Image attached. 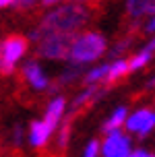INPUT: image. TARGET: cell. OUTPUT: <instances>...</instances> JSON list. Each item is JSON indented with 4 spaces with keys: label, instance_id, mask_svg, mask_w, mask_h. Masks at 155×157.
<instances>
[{
    "label": "cell",
    "instance_id": "cell-1",
    "mask_svg": "<svg viewBox=\"0 0 155 157\" xmlns=\"http://www.w3.org/2000/svg\"><path fill=\"white\" fill-rule=\"evenodd\" d=\"M89 21V10L81 4H64V6L56 8L54 13L41 21L35 31L31 33V37L37 41L39 35L44 33H54V31H77L81 25Z\"/></svg>",
    "mask_w": 155,
    "mask_h": 157
},
{
    "label": "cell",
    "instance_id": "cell-2",
    "mask_svg": "<svg viewBox=\"0 0 155 157\" xmlns=\"http://www.w3.org/2000/svg\"><path fill=\"white\" fill-rule=\"evenodd\" d=\"M103 52H106L103 35H99V33H85L81 37H75L72 46H70V52H68V58L75 64H83V62L97 60Z\"/></svg>",
    "mask_w": 155,
    "mask_h": 157
},
{
    "label": "cell",
    "instance_id": "cell-3",
    "mask_svg": "<svg viewBox=\"0 0 155 157\" xmlns=\"http://www.w3.org/2000/svg\"><path fill=\"white\" fill-rule=\"evenodd\" d=\"M77 37L75 31H54V33H44L39 35L37 41V52L44 58H52V60H64L68 58L70 46Z\"/></svg>",
    "mask_w": 155,
    "mask_h": 157
},
{
    "label": "cell",
    "instance_id": "cell-4",
    "mask_svg": "<svg viewBox=\"0 0 155 157\" xmlns=\"http://www.w3.org/2000/svg\"><path fill=\"white\" fill-rule=\"evenodd\" d=\"M126 122V128H128V132H139L141 136H145V134L153 128L155 124V114L153 110H139V112H134L128 120H124Z\"/></svg>",
    "mask_w": 155,
    "mask_h": 157
},
{
    "label": "cell",
    "instance_id": "cell-5",
    "mask_svg": "<svg viewBox=\"0 0 155 157\" xmlns=\"http://www.w3.org/2000/svg\"><path fill=\"white\" fill-rule=\"evenodd\" d=\"M27 50V39L21 35H10L8 39H4V44L0 46V56L2 60H6L8 64H15Z\"/></svg>",
    "mask_w": 155,
    "mask_h": 157
},
{
    "label": "cell",
    "instance_id": "cell-6",
    "mask_svg": "<svg viewBox=\"0 0 155 157\" xmlns=\"http://www.w3.org/2000/svg\"><path fill=\"white\" fill-rule=\"evenodd\" d=\"M130 141L120 134V130L110 132V139L103 143V155L106 157H128L130 153Z\"/></svg>",
    "mask_w": 155,
    "mask_h": 157
},
{
    "label": "cell",
    "instance_id": "cell-7",
    "mask_svg": "<svg viewBox=\"0 0 155 157\" xmlns=\"http://www.w3.org/2000/svg\"><path fill=\"white\" fill-rule=\"evenodd\" d=\"M25 77H27V81H29L35 89H46L48 87L46 75H44V71H41L35 62H27L25 64Z\"/></svg>",
    "mask_w": 155,
    "mask_h": 157
},
{
    "label": "cell",
    "instance_id": "cell-8",
    "mask_svg": "<svg viewBox=\"0 0 155 157\" xmlns=\"http://www.w3.org/2000/svg\"><path fill=\"white\" fill-rule=\"evenodd\" d=\"M126 10L132 19H141L145 15H153V0H128Z\"/></svg>",
    "mask_w": 155,
    "mask_h": 157
},
{
    "label": "cell",
    "instance_id": "cell-9",
    "mask_svg": "<svg viewBox=\"0 0 155 157\" xmlns=\"http://www.w3.org/2000/svg\"><path fill=\"white\" fill-rule=\"evenodd\" d=\"M52 134V128L46 122H33L31 124V145L35 147H44L48 143V136Z\"/></svg>",
    "mask_w": 155,
    "mask_h": 157
},
{
    "label": "cell",
    "instance_id": "cell-10",
    "mask_svg": "<svg viewBox=\"0 0 155 157\" xmlns=\"http://www.w3.org/2000/svg\"><path fill=\"white\" fill-rule=\"evenodd\" d=\"M62 112H64V99L62 97H56V99H52V103L48 105V114H46V122L52 130L56 128V124L60 122V116H62Z\"/></svg>",
    "mask_w": 155,
    "mask_h": 157
},
{
    "label": "cell",
    "instance_id": "cell-11",
    "mask_svg": "<svg viewBox=\"0 0 155 157\" xmlns=\"http://www.w3.org/2000/svg\"><path fill=\"white\" fill-rule=\"evenodd\" d=\"M153 48H155V44L151 41V44H147V48H145L141 54H137L134 58H130V62H128V71H139V68H143V66L149 62V58L153 56Z\"/></svg>",
    "mask_w": 155,
    "mask_h": 157
},
{
    "label": "cell",
    "instance_id": "cell-12",
    "mask_svg": "<svg viewBox=\"0 0 155 157\" xmlns=\"http://www.w3.org/2000/svg\"><path fill=\"white\" fill-rule=\"evenodd\" d=\"M128 72V62H124V60H118V62L110 64L108 66V72H106V78H108V83H116L120 77H124Z\"/></svg>",
    "mask_w": 155,
    "mask_h": 157
},
{
    "label": "cell",
    "instance_id": "cell-13",
    "mask_svg": "<svg viewBox=\"0 0 155 157\" xmlns=\"http://www.w3.org/2000/svg\"><path fill=\"white\" fill-rule=\"evenodd\" d=\"M124 120H126V108H118V110L114 112V116L103 124V130H106L108 134L114 132V130H120V126H122Z\"/></svg>",
    "mask_w": 155,
    "mask_h": 157
},
{
    "label": "cell",
    "instance_id": "cell-14",
    "mask_svg": "<svg viewBox=\"0 0 155 157\" xmlns=\"http://www.w3.org/2000/svg\"><path fill=\"white\" fill-rule=\"evenodd\" d=\"M108 66H110V64H103V66H97V68H93L91 72H87L85 83L93 85L95 81H99V78H103V77H106V72H108Z\"/></svg>",
    "mask_w": 155,
    "mask_h": 157
},
{
    "label": "cell",
    "instance_id": "cell-15",
    "mask_svg": "<svg viewBox=\"0 0 155 157\" xmlns=\"http://www.w3.org/2000/svg\"><path fill=\"white\" fill-rule=\"evenodd\" d=\"M93 95H97V91H95V89H87L85 93H81V95H79V97H77V101H75V108H79L81 103L89 101V99H91Z\"/></svg>",
    "mask_w": 155,
    "mask_h": 157
},
{
    "label": "cell",
    "instance_id": "cell-16",
    "mask_svg": "<svg viewBox=\"0 0 155 157\" xmlns=\"http://www.w3.org/2000/svg\"><path fill=\"white\" fill-rule=\"evenodd\" d=\"M97 153H99V143L91 141L89 145H87V149H85V157H97Z\"/></svg>",
    "mask_w": 155,
    "mask_h": 157
},
{
    "label": "cell",
    "instance_id": "cell-17",
    "mask_svg": "<svg viewBox=\"0 0 155 157\" xmlns=\"http://www.w3.org/2000/svg\"><path fill=\"white\" fill-rule=\"evenodd\" d=\"M66 139H68V124H64V128H62V132H60V147H64L66 145Z\"/></svg>",
    "mask_w": 155,
    "mask_h": 157
},
{
    "label": "cell",
    "instance_id": "cell-18",
    "mask_svg": "<svg viewBox=\"0 0 155 157\" xmlns=\"http://www.w3.org/2000/svg\"><path fill=\"white\" fill-rule=\"evenodd\" d=\"M15 0H0V8H4V6H8V4H13Z\"/></svg>",
    "mask_w": 155,
    "mask_h": 157
},
{
    "label": "cell",
    "instance_id": "cell-19",
    "mask_svg": "<svg viewBox=\"0 0 155 157\" xmlns=\"http://www.w3.org/2000/svg\"><path fill=\"white\" fill-rule=\"evenodd\" d=\"M153 27H155V25H153V19H151V21L147 23V27H145V29H147V31H153Z\"/></svg>",
    "mask_w": 155,
    "mask_h": 157
},
{
    "label": "cell",
    "instance_id": "cell-20",
    "mask_svg": "<svg viewBox=\"0 0 155 157\" xmlns=\"http://www.w3.org/2000/svg\"><path fill=\"white\" fill-rule=\"evenodd\" d=\"M54 2H58V0H44V4H46V6H50V4H54Z\"/></svg>",
    "mask_w": 155,
    "mask_h": 157
},
{
    "label": "cell",
    "instance_id": "cell-21",
    "mask_svg": "<svg viewBox=\"0 0 155 157\" xmlns=\"http://www.w3.org/2000/svg\"><path fill=\"white\" fill-rule=\"evenodd\" d=\"M29 2H31V0H29Z\"/></svg>",
    "mask_w": 155,
    "mask_h": 157
}]
</instances>
